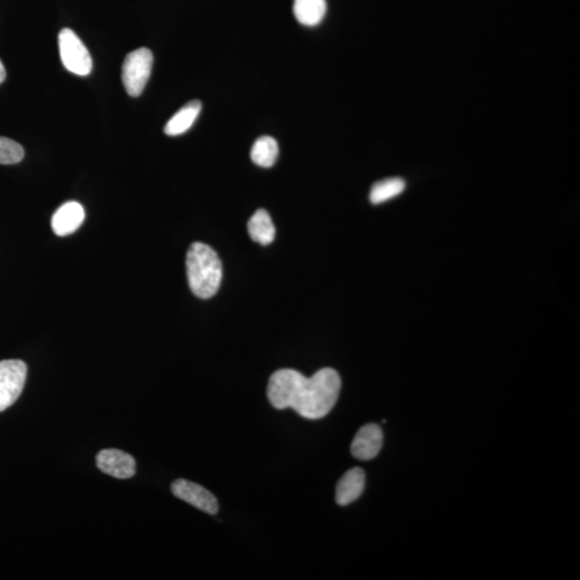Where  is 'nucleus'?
<instances>
[{
    "label": "nucleus",
    "instance_id": "obj_1",
    "mask_svg": "<svg viewBox=\"0 0 580 580\" xmlns=\"http://www.w3.org/2000/svg\"><path fill=\"white\" fill-rule=\"evenodd\" d=\"M340 375L332 368L311 378L292 369L278 370L268 384V399L277 409L293 408L306 419H321L332 412L340 396Z\"/></svg>",
    "mask_w": 580,
    "mask_h": 580
},
{
    "label": "nucleus",
    "instance_id": "obj_2",
    "mask_svg": "<svg viewBox=\"0 0 580 580\" xmlns=\"http://www.w3.org/2000/svg\"><path fill=\"white\" fill-rule=\"evenodd\" d=\"M187 278L193 295L210 299L218 293L223 277L220 259L212 248L203 243H193L187 252Z\"/></svg>",
    "mask_w": 580,
    "mask_h": 580
},
{
    "label": "nucleus",
    "instance_id": "obj_3",
    "mask_svg": "<svg viewBox=\"0 0 580 580\" xmlns=\"http://www.w3.org/2000/svg\"><path fill=\"white\" fill-rule=\"evenodd\" d=\"M62 65L73 75L87 77L93 70V60L82 40L70 28H64L59 35Z\"/></svg>",
    "mask_w": 580,
    "mask_h": 580
},
{
    "label": "nucleus",
    "instance_id": "obj_4",
    "mask_svg": "<svg viewBox=\"0 0 580 580\" xmlns=\"http://www.w3.org/2000/svg\"><path fill=\"white\" fill-rule=\"evenodd\" d=\"M153 54L149 49L135 50L125 58L122 67V80L129 96L138 97L144 92L151 77Z\"/></svg>",
    "mask_w": 580,
    "mask_h": 580
},
{
    "label": "nucleus",
    "instance_id": "obj_5",
    "mask_svg": "<svg viewBox=\"0 0 580 580\" xmlns=\"http://www.w3.org/2000/svg\"><path fill=\"white\" fill-rule=\"evenodd\" d=\"M27 377L24 361L9 360L0 361V412H4L19 399Z\"/></svg>",
    "mask_w": 580,
    "mask_h": 580
},
{
    "label": "nucleus",
    "instance_id": "obj_6",
    "mask_svg": "<svg viewBox=\"0 0 580 580\" xmlns=\"http://www.w3.org/2000/svg\"><path fill=\"white\" fill-rule=\"evenodd\" d=\"M172 491L176 498L192 505L193 508L206 511L210 515L219 513L218 500L206 488L198 485V483L178 480L173 482Z\"/></svg>",
    "mask_w": 580,
    "mask_h": 580
},
{
    "label": "nucleus",
    "instance_id": "obj_7",
    "mask_svg": "<svg viewBox=\"0 0 580 580\" xmlns=\"http://www.w3.org/2000/svg\"><path fill=\"white\" fill-rule=\"evenodd\" d=\"M98 469L119 480H127L136 473V462L129 454L119 449H104L96 457Z\"/></svg>",
    "mask_w": 580,
    "mask_h": 580
},
{
    "label": "nucleus",
    "instance_id": "obj_8",
    "mask_svg": "<svg viewBox=\"0 0 580 580\" xmlns=\"http://www.w3.org/2000/svg\"><path fill=\"white\" fill-rule=\"evenodd\" d=\"M384 435L377 424H368L358 430L352 440L351 452L352 456L362 462L378 456L383 447Z\"/></svg>",
    "mask_w": 580,
    "mask_h": 580
},
{
    "label": "nucleus",
    "instance_id": "obj_9",
    "mask_svg": "<svg viewBox=\"0 0 580 580\" xmlns=\"http://www.w3.org/2000/svg\"><path fill=\"white\" fill-rule=\"evenodd\" d=\"M85 212L82 204L70 201L62 204L52 218V229L56 236L66 237L76 232L83 224Z\"/></svg>",
    "mask_w": 580,
    "mask_h": 580
},
{
    "label": "nucleus",
    "instance_id": "obj_10",
    "mask_svg": "<svg viewBox=\"0 0 580 580\" xmlns=\"http://www.w3.org/2000/svg\"><path fill=\"white\" fill-rule=\"evenodd\" d=\"M366 474L360 468L351 469L341 477L335 488V501L340 506L350 505L360 498L365 489Z\"/></svg>",
    "mask_w": 580,
    "mask_h": 580
},
{
    "label": "nucleus",
    "instance_id": "obj_11",
    "mask_svg": "<svg viewBox=\"0 0 580 580\" xmlns=\"http://www.w3.org/2000/svg\"><path fill=\"white\" fill-rule=\"evenodd\" d=\"M202 109L201 102L199 100H192L182 107L175 115L169 119L166 126L164 128V134L170 136H176L183 135L190 130L196 122L199 115Z\"/></svg>",
    "mask_w": 580,
    "mask_h": 580
},
{
    "label": "nucleus",
    "instance_id": "obj_12",
    "mask_svg": "<svg viewBox=\"0 0 580 580\" xmlns=\"http://www.w3.org/2000/svg\"><path fill=\"white\" fill-rule=\"evenodd\" d=\"M326 13V0H294L295 19L304 26H317L325 18Z\"/></svg>",
    "mask_w": 580,
    "mask_h": 580
},
{
    "label": "nucleus",
    "instance_id": "obj_13",
    "mask_svg": "<svg viewBox=\"0 0 580 580\" xmlns=\"http://www.w3.org/2000/svg\"><path fill=\"white\" fill-rule=\"evenodd\" d=\"M248 230L252 240L261 246H269L275 240L276 229L272 220L266 210H258L248 220Z\"/></svg>",
    "mask_w": 580,
    "mask_h": 580
},
{
    "label": "nucleus",
    "instance_id": "obj_14",
    "mask_svg": "<svg viewBox=\"0 0 580 580\" xmlns=\"http://www.w3.org/2000/svg\"><path fill=\"white\" fill-rule=\"evenodd\" d=\"M278 156L277 142L272 136H261L256 140L251 152L254 164L259 167L270 168L276 164Z\"/></svg>",
    "mask_w": 580,
    "mask_h": 580
},
{
    "label": "nucleus",
    "instance_id": "obj_15",
    "mask_svg": "<svg viewBox=\"0 0 580 580\" xmlns=\"http://www.w3.org/2000/svg\"><path fill=\"white\" fill-rule=\"evenodd\" d=\"M406 190V182L401 178H391L378 182L370 192V201L380 204L399 196Z\"/></svg>",
    "mask_w": 580,
    "mask_h": 580
},
{
    "label": "nucleus",
    "instance_id": "obj_16",
    "mask_svg": "<svg viewBox=\"0 0 580 580\" xmlns=\"http://www.w3.org/2000/svg\"><path fill=\"white\" fill-rule=\"evenodd\" d=\"M23 158L24 149L18 142L0 136V164H14L22 162Z\"/></svg>",
    "mask_w": 580,
    "mask_h": 580
},
{
    "label": "nucleus",
    "instance_id": "obj_17",
    "mask_svg": "<svg viewBox=\"0 0 580 580\" xmlns=\"http://www.w3.org/2000/svg\"><path fill=\"white\" fill-rule=\"evenodd\" d=\"M5 70L3 61H0V84H2L5 81Z\"/></svg>",
    "mask_w": 580,
    "mask_h": 580
}]
</instances>
